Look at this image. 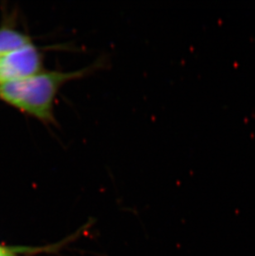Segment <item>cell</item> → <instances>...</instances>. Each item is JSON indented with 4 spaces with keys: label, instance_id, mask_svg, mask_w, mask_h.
Instances as JSON below:
<instances>
[{
    "label": "cell",
    "instance_id": "1",
    "mask_svg": "<svg viewBox=\"0 0 255 256\" xmlns=\"http://www.w3.org/2000/svg\"><path fill=\"white\" fill-rule=\"evenodd\" d=\"M106 66L100 58L92 64L73 70H42L22 80L0 84V99L46 124H55L54 107L58 93L68 83L80 80Z\"/></svg>",
    "mask_w": 255,
    "mask_h": 256
},
{
    "label": "cell",
    "instance_id": "2",
    "mask_svg": "<svg viewBox=\"0 0 255 256\" xmlns=\"http://www.w3.org/2000/svg\"><path fill=\"white\" fill-rule=\"evenodd\" d=\"M44 54L34 42L0 56V84L22 80L42 72Z\"/></svg>",
    "mask_w": 255,
    "mask_h": 256
},
{
    "label": "cell",
    "instance_id": "4",
    "mask_svg": "<svg viewBox=\"0 0 255 256\" xmlns=\"http://www.w3.org/2000/svg\"><path fill=\"white\" fill-rule=\"evenodd\" d=\"M0 256H16L14 250H10L7 248L0 246Z\"/></svg>",
    "mask_w": 255,
    "mask_h": 256
},
{
    "label": "cell",
    "instance_id": "3",
    "mask_svg": "<svg viewBox=\"0 0 255 256\" xmlns=\"http://www.w3.org/2000/svg\"><path fill=\"white\" fill-rule=\"evenodd\" d=\"M32 44L28 34L10 26L0 28V56Z\"/></svg>",
    "mask_w": 255,
    "mask_h": 256
}]
</instances>
